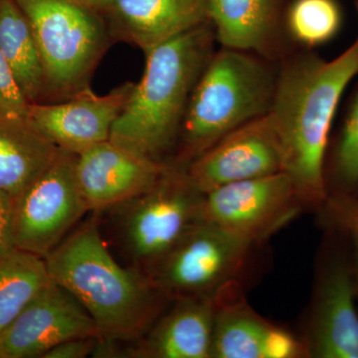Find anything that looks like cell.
Listing matches in <instances>:
<instances>
[{
	"mask_svg": "<svg viewBox=\"0 0 358 358\" xmlns=\"http://www.w3.org/2000/svg\"><path fill=\"white\" fill-rule=\"evenodd\" d=\"M358 77V37L333 60L313 53L289 59L278 71L272 120L291 179L306 208L320 212L327 195L326 164L341 98Z\"/></svg>",
	"mask_w": 358,
	"mask_h": 358,
	"instance_id": "obj_1",
	"label": "cell"
},
{
	"mask_svg": "<svg viewBox=\"0 0 358 358\" xmlns=\"http://www.w3.org/2000/svg\"><path fill=\"white\" fill-rule=\"evenodd\" d=\"M44 259L51 279L83 306L100 338H136L157 319L159 298L166 294L148 275L115 260L95 220L65 238Z\"/></svg>",
	"mask_w": 358,
	"mask_h": 358,
	"instance_id": "obj_2",
	"label": "cell"
},
{
	"mask_svg": "<svg viewBox=\"0 0 358 358\" xmlns=\"http://www.w3.org/2000/svg\"><path fill=\"white\" fill-rule=\"evenodd\" d=\"M215 39L209 22L145 53V72L115 122L110 141L164 162L179 138L193 89L215 52Z\"/></svg>",
	"mask_w": 358,
	"mask_h": 358,
	"instance_id": "obj_3",
	"label": "cell"
},
{
	"mask_svg": "<svg viewBox=\"0 0 358 358\" xmlns=\"http://www.w3.org/2000/svg\"><path fill=\"white\" fill-rule=\"evenodd\" d=\"M268 60L225 47L214 52L186 109L178 166L189 164L231 131L268 114L278 74Z\"/></svg>",
	"mask_w": 358,
	"mask_h": 358,
	"instance_id": "obj_4",
	"label": "cell"
},
{
	"mask_svg": "<svg viewBox=\"0 0 358 358\" xmlns=\"http://www.w3.org/2000/svg\"><path fill=\"white\" fill-rule=\"evenodd\" d=\"M31 25L43 65L45 99L60 102L89 89L109 45L98 11L79 0H15Z\"/></svg>",
	"mask_w": 358,
	"mask_h": 358,
	"instance_id": "obj_5",
	"label": "cell"
},
{
	"mask_svg": "<svg viewBox=\"0 0 358 358\" xmlns=\"http://www.w3.org/2000/svg\"><path fill=\"white\" fill-rule=\"evenodd\" d=\"M306 327L308 357L358 358V293L345 231L324 221Z\"/></svg>",
	"mask_w": 358,
	"mask_h": 358,
	"instance_id": "obj_6",
	"label": "cell"
},
{
	"mask_svg": "<svg viewBox=\"0 0 358 358\" xmlns=\"http://www.w3.org/2000/svg\"><path fill=\"white\" fill-rule=\"evenodd\" d=\"M203 196L185 166H167L150 189L122 205L120 235L129 258L138 267L150 270L201 223Z\"/></svg>",
	"mask_w": 358,
	"mask_h": 358,
	"instance_id": "obj_7",
	"label": "cell"
},
{
	"mask_svg": "<svg viewBox=\"0 0 358 358\" xmlns=\"http://www.w3.org/2000/svg\"><path fill=\"white\" fill-rule=\"evenodd\" d=\"M257 244L242 235L201 222L148 271V277L166 296H212L231 282H239Z\"/></svg>",
	"mask_w": 358,
	"mask_h": 358,
	"instance_id": "obj_8",
	"label": "cell"
},
{
	"mask_svg": "<svg viewBox=\"0 0 358 358\" xmlns=\"http://www.w3.org/2000/svg\"><path fill=\"white\" fill-rule=\"evenodd\" d=\"M76 155L61 150L15 200V248L45 258L88 211L75 176Z\"/></svg>",
	"mask_w": 358,
	"mask_h": 358,
	"instance_id": "obj_9",
	"label": "cell"
},
{
	"mask_svg": "<svg viewBox=\"0 0 358 358\" xmlns=\"http://www.w3.org/2000/svg\"><path fill=\"white\" fill-rule=\"evenodd\" d=\"M303 207L291 179L280 173L205 193L201 222L262 243L296 217Z\"/></svg>",
	"mask_w": 358,
	"mask_h": 358,
	"instance_id": "obj_10",
	"label": "cell"
},
{
	"mask_svg": "<svg viewBox=\"0 0 358 358\" xmlns=\"http://www.w3.org/2000/svg\"><path fill=\"white\" fill-rule=\"evenodd\" d=\"M202 193L221 186L282 173L279 140L265 115L224 136L185 166Z\"/></svg>",
	"mask_w": 358,
	"mask_h": 358,
	"instance_id": "obj_11",
	"label": "cell"
},
{
	"mask_svg": "<svg viewBox=\"0 0 358 358\" xmlns=\"http://www.w3.org/2000/svg\"><path fill=\"white\" fill-rule=\"evenodd\" d=\"M100 336L95 322L75 296L50 281L0 334L6 358L42 357L75 338Z\"/></svg>",
	"mask_w": 358,
	"mask_h": 358,
	"instance_id": "obj_12",
	"label": "cell"
},
{
	"mask_svg": "<svg viewBox=\"0 0 358 358\" xmlns=\"http://www.w3.org/2000/svg\"><path fill=\"white\" fill-rule=\"evenodd\" d=\"M301 357H308L303 338L259 315L240 282L216 293L211 358Z\"/></svg>",
	"mask_w": 358,
	"mask_h": 358,
	"instance_id": "obj_13",
	"label": "cell"
},
{
	"mask_svg": "<svg viewBox=\"0 0 358 358\" xmlns=\"http://www.w3.org/2000/svg\"><path fill=\"white\" fill-rule=\"evenodd\" d=\"M134 86L126 83L102 96L87 89L60 102L30 103L27 121L59 150L79 155L110 140Z\"/></svg>",
	"mask_w": 358,
	"mask_h": 358,
	"instance_id": "obj_14",
	"label": "cell"
},
{
	"mask_svg": "<svg viewBox=\"0 0 358 358\" xmlns=\"http://www.w3.org/2000/svg\"><path fill=\"white\" fill-rule=\"evenodd\" d=\"M167 166L108 140L76 155L75 176L88 211L98 212L122 206L148 192Z\"/></svg>",
	"mask_w": 358,
	"mask_h": 358,
	"instance_id": "obj_15",
	"label": "cell"
},
{
	"mask_svg": "<svg viewBox=\"0 0 358 358\" xmlns=\"http://www.w3.org/2000/svg\"><path fill=\"white\" fill-rule=\"evenodd\" d=\"M110 37L145 53L211 22L208 0H113L107 9Z\"/></svg>",
	"mask_w": 358,
	"mask_h": 358,
	"instance_id": "obj_16",
	"label": "cell"
},
{
	"mask_svg": "<svg viewBox=\"0 0 358 358\" xmlns=\"http://www.w3.org/2000/svg\"><path fill=\"white\" fill-rule=\"evenodd\" d=\"M215 294L178 299L141 338L131 357L211 358Z\"/></svg>",
	"mask_w": 358,
	"mask_h": 358,
	"instance_id": "obj_17",
	"label": "cell"
},
{
	"mask_svg": "<svg viewBox=\"0 0 358 358\" xmlns=\"http://www.w3.org/2000/svg\"><path fill=\"white\" fill-rule=\"evenodd\" d=\"M282 0H208L216 40L270 60L281 40Z\"/></svg>",
	"mask_w": 358,
	"mask_h": 358,
	"instance_id": "obj_18",
	"label": "cell"
},
{
	"mask_svg": "<svg viewBox=\"0 0 358 358\" xmlns=\"http://www.w3.org/2000/svg\"><path fill=\"white\" fill-rule=\"evenodd\" d=\"M60 152L28 121L0 120V192L17 199Z\"/></svg>",
	"mask_w": 358,
	"mask_h": 358,
	"instance_id": "obj_19",
	"label": "cell"
},
{
	"mask_svg": "<svg viewBox=\"0 0 358 358\" xmlns=\"http://www.w3.org/2000/svg\"><path fill=\"white\" fill-rule=\"evenodd\" d=\"M0 52L29 103H42L43 65L31 25L15 0H0Z\"/></svg>",
	"mask_w": 358,
	"mask_h": 358,
	"instance_id": "obj_20",
	"label": "cell"
},
{
	"mask_svg": "<svg viewBox=\"0 0 358 358\" xmlns=\"http://www.w3.org/2000/svg\"><path fill=\"white\" fill-rule=\"evenodd\" d=\"M327 200L358 196V80L331 134L326 164Z\"/></svg>",
	"mask_w": 358,
	"mask_h": 358,
	"instance_id": "obj_21",
	"label": "cell"
},
{
	"mask_svg": "<svg viewBox=\"0 0 358 358\" xmlns=\"http://www.w3.org/2000/svg\"><path fill=\"white\" fill-rule=\"evenodd\" d=\"M49 281L42 257L16 249L0 259V334Z\"/></svg>",
	"mask_w": 358,
	"mask_h": 358,
	"instance_id": "obj_22",
	"label": "cell"
},
{
	"mask_svg": "<svg viewBox=\"0 0 358 358\" xmlns=\"http://www.w3.org/2000/svg\"><path fill=\"white\" fill-rule=\"evenodd\" d=\"M285 23L294 42L313 48L329 43L338 34L343 11L336 0H294Z\"/></svg>",
	"mask_w": 358,
	"mask_h": 358,
	"instance_id": "obj_23",
	"label": "cell"
},
{
	"mask_svg": "<svg viewBox=\"0 0 358 358\" xmlns=\"http://www.w3.org/2000/svg\"><path fill=\"white\" fill-rule=\"evenodd\" d=\"M30 103L13 69L0 52V120L27 121Z\"/></svg>",
	"mask_w": 358,
	"mask_h": 358,
	"instance_id": "obj_24",
	"label": "cell"
},
{
	"mask_svg": "<svg viewBox=\"0 0 358 358\" xmlns=\"http://www.w3.org/2000/svg\"><path fill=\"white\" fill-rule=\"evenodd\" d=\"M322 220L329 221L345 231L350 245L358 293V196L343 200H327L322 211Z\"/></svg>",
	"mask_w": 358,
	"mask_h": 358,
	"instance_id": "obj_25",
	"label": "cell"
},
{
	"mask_svg": "<svg viewBox=\"0 0 358 358\" xmlns=\"http://www.w3.org/2000/svg\"><path fill=\"white\" fill-rule=\"evenodd\" d=\"M15 200L0 192V259L16 250L14 245Z\"/></svg>",
	"mask_w": 358,
	"mask_h": 358,
	"instance_id": "obj_26",
	"label": "cell"
},
{
	"mask_svg": "<svg viewBox=\"0 0 358 358\" xmlns=\"http://www.w3.org/2000/svg\"><path fill=\"white\" fill-rule=\"evenodd\" d=\"M100 336L75 338L64 341L48 350L42 358H85L95 352Z\"/></svg>",
	"mask_w": 358,
	"mask_h": 358,
	"instance_id": "obj_27",
	"label": "cell"
},
{
	"mask_svg": "<svg viewBox=\"0 0 358 358\" xmlns=\"http://www.w3.org/2000/svg\"><path fill=\"white\" fill-rule=\"evenodd\" d=\"M79 1L84 6H88L89 8L100 13V11L107 10L112 4L113 0H79Z\"/></svg>",
	"mask_w": 358,
	"mask_h": 358,
	"instance_id": "obj_28",
	"label": "cell"
},
{
	"mask_svg": "<svg viewBox=\"0 0 358 358\" xmlns=\"http://www.w3.org/2000/svg\"><path fill=\"white\" fill-rule=\"evenodd\" d=\"M0 358H6V355H4L3 346H2L1 341H0Z\"/></svg>",
	"mask_w": 358,
	"mask_h": 358,
	"instance_id": "obj_29",
	"label": "cell"
},
{
	"mask_svg": "<svg viewBox=\"0 0 358 358\" xmlns=\"http://www.w3.org/2000/svg\"><path fill=\"white\" fill-rule=\"evenodd\" d=\"M357 9H358V0H357Z\"/></svg>",
	"mask_w": 358,
	"mask_h": 358,
	"instance_id": "obj_30",
	"label": "cell"
}]
</instances>
